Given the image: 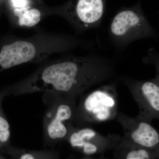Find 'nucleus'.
<instances>
[{
  "mask_svg": "<svg viewBox=\"0 0 159 159\" xmlns=\"http://www.w3.org/2000/svg\"><path fill=\"white\" fill-rule=\"evenodd\" d=\"M95 42L70 34L39 31L28 37L11 38L0 47V71L77 48L90 49Z\"/></svg>",
  "mask_w": 159,
  "mask_h": 159,
  "instance_id": "2",
  "label": "nucleus"
},
{
  "mask_svg": "<svg viewBox=\"0 0 159 159\" xmlns=\"http://www.w3.org/2000/svg\"><path fill=\"white\" fill-rule=\"evenodd\" d=\"M79 159H115V158H109L103 156V155H102L98 157H93L91 156H84V157Z\"/></svg>",
  "mask_w": 159,
  "mask_h": 159,
  "instance_id": "14",
  "label": "nucleus"
},
{
  "mask_svg": "<svg viewBox=\"0 0 159 159\" xmlns=\"http://www.w3.org/2000/svg\"><path fill=\"white\" fill-rule=\"evenodd\" d=\"M120 139L121 136L116 134L103 135L90 126H74L66 141L74 150L85 156L92 157L98 154L102 155L112 150Z\"/></svg>",
  "mask_w": 159,
  "mask_h": 159,
  "instance_id": "9",
  "label": "nucleus"
},
{
  "mask_svg": "<svg viewBox=\"0 0 159 159\" xmlns=\"http://www.w3.org/2000/svg\"><path fill=\"white\" fill-rule=\"evenodd\" d=\"M8 95L6 89L0 91V152L2 153L10 145V125L2 107L4 98Z\"/></svg>",
  "mask_w": 159,
  "mask_h": 159,
  "instance_id": "13",
  "label": "nucleus"
},
{
  "mask_svg": "<svg viewBox=\"0 0 159 159\" xmlns=\"http://www.w3.org/2000/svg\"><path fill=\"white\" fill-rule=\"evenodd\" d=\"M49 105L44 116V139L47 145L66 141L74 126L76 99L61 97H44Z\"/></svg>",
  "mask_w": 159,
  "mask_h": 159,
  "instance_id": "5",
  "label": "nucleus"
},
{
  "mask_svg": "<svg viewBox=\"0 0 159 159\" xmlns=\"http://www.w3.org/2000/svg\"><path fill=\"white\" fill-rule=\"evenodd\" d=\"M115 69L114 61L98 54L69 55L43 65L6 89L14 95L40 92L44 97L77 100L91 87L115 77Z\"/></svg>",
  "mask_w": 159,
  "mask_h": 159,
  "instance_id": "1",
  "label": "nucleus"
},
{
  "mask_svg": "<svg viewBox=\"0 0 159 159\" xmlns=\"http://www.w3.org/2000/svg\"><path fill=\"white\" fill-rule=\"evenodd\" d=\"M116 119L123 129L121 143L150 150L159 149L158 132L148 119L139 115L131 116L122 112H118Z\"/></svg>",
  "mask_w": 159,
  "mask_h": 159,
  "instance_id": "6",
  "label": "nucleus"
},
{
  "mask_svg": "<svg viewBox=\"0 0 159 159\" xmlns=\"http://www.w3.org/2000/svg\"><path fill=\"white\" fill-rule=\"evenodd\" d=\"M13 159H60L59 153L53 150H31L9 145L3 152Z\"/></svg>",
  "mask_w": 159,
  "mask_h": 159,
  "instance_id": "12",
  "label": "nucleus"
},
{
  "mask_svg": "<svg viewBox=\"0 0 159 159\" xmlns=\"http://www.w3.org/2000/svg\"><path fill=\"white\" fill-rule=\"evenodd\" d=\"M108 33L111 43L122 50L135 41L157 39V33L139 9H129L117 13L110 24Z\"/></svg>",
  "mask_w": 159,
  "mask_h": 159,
  "instance_id": "4",
  "label": "nucleus"
},
{
  "mask_svg": "<svg viewBox=\"0 0 159 159\" xmlns=\"http://www.w3.org/2000/svg\"><path fill=\"white\" fill-rule=\"evenodd\" d=\"M120 141L112 150L115 159H159V149L150 150L124 145Z\"/></svg>",
  "mask_w": 159,
  "mask_h": 159,
  "instance_id": "11",
  "label": "nucleus"
},
{
  "mask_svg": "<svg viewBox=\"0 0 159 159\" xmlns=\"http://www.w3.org/2000/svg\"><path fill=\"white\" fill-rule=\"evenodd\" d=\"M116 85L111 83L81 96L74 114L75 127H88L116 119L119 112Z\"/></svg>",
  "mask_w": 159,
  "mask_h": 159,
  "instance_id": "3",
  "label": "nucleus"
},
{
  "mask_svg": "<svg viewBox=\"0 0 159 159\" xmlns=\"http://www.w3.org/2000/svg\"><path fill=\"white\" fill-rule=\"evenodd\" d=\"M2 153L0 152V159H13L11 158L10 159H8L7 158H6V157L4 156V155H3Z\"/></svg>",
  "mask_w": 159,
  "mask_h": 159,
  "instance_id": "15",
  "label": "nucleus"
},
{
  "mask_svg": "<svg viewBox=\"0 0 159 159\" xmlns=\"http://www.w3.org/2000/svg\"><path fill=\"white\" fill-rule=\"evenodd\" d=\"M118 80L128 88L139 109V115L151 122L159 119V73L148 80H139L126 76Z\"/></svg>",
  "mask_w": 159,
  "mask_h": 159,
  "instance_id": "7",
  "label": "nucleus"
},
{
  "mask_svg": "<svg viewBox=\"0 0 159 159\" xmlns=\"http://www.w3.org/2000/svg\"><path fill=\"white\" fill-rule=\"evenodd\" d=\"M32 2L19 8L12 9V25L17 28L30 29L36 27L41 21L42 13L39 9L32 8Z\"/></svg>",
  "mask_w": 159,
  "mask_h": 159,
  "instance_id": "10",
  "label": "nucleus"
},
{
  "mask_svg": "<svg viewBox=\"0 0 159 159\" xmlns=\"http://www.w3.org/2000/svg\"><path fill=\"white\" fill-rule=\"evenodd\" d=\"M104 12V0H74L62 14L75 32L82 34L99 27Z\"/></svg>",
  "mask_w": 159,
  "mask_h": 159,
  "instance_id": "8",
  "label": "nucleus"
}]
</instances>
